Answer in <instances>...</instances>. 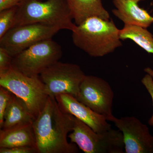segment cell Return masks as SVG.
I'll return each instance as SVG.
<instances>
[{
    "instance_id": "6da1fadb",
    "label": "cell",
    "mask_w": 153,
    "mask_h": 153,
    "mask_svg": "<svg viewBox=\"0 0 153 153\" xmlns=\"http://www.w3.org/2000/svg\"><path fill=\"white\" fill-rule=\"evenodd\" d=\"M74 123V117L63 112L55 97H49L44 109L33 123L37 152L78 153L77 146L67 140Z\"/></svg>"
},
{
    "instance_id": "7a4b0ae2",
    "label": "cell",
    "mask_w": 153,
    "mask_h": 153,
    "mask_svg": "<svg viewBox=\"0 0 153 153\" xmlns=\"http://www.w3.org/2000/svg\"><path fill=\"white\" fill-rule=\"evenodd\" d=\"M120 30L112 19L91 17L72 32V42L91 57H103L122 46Z\"/></svg>"
},
{
    "instance_id": "3957f363",
    "label": "cell",
    "mask_w": 153,
    "mask_h": 153,
    "mask_svg": "<svg viewBox=\"0 0 153 153\" xmlns=\"http://www.w3.org/2000/svg\"><path fill=\"white\" fill-rule=\"evenodd\" d=\"M66 0H24L18 7L14 27L42 24L73 32L76 25Z\"/></svg>"
},
{
    "instance_id": "277c9868",
    "label": "cell",
    "mask_w": 153,
    "mask_h": 153,
    "mask_svg": "<svg viewBox=\"0 0 153 153\" xmlns=\"http://www.w3.org/2000/svg\"><path fill=\"white\" fill-rule=\"evenodd\" d=\"M68 137L85 153H125L123 135L119 130L111 128L96 132L74 117L73 129Z\"/></svg>"
},
{
    "instance_id": "5b68a950",
    "label": "cell",
    "mask_w": 153,
    "mask_h": 153,
    "mask_svg": "<svg viewBox=\"0 0 153 153\" xmlns=\"http://www.w3.org/2000/svg\"><path fill=\"white\" fill-rule=\"evenodd\" d=\"M0 86L24 100L35 120L44 109L49 97L39 76H27L13 67L0 75Z\"/></svg>"
},
{
    "instance_id": "8992f818",
    "label": "cell",
    "mask_w": 153,
    "mask_h": 153,
    "mask_svg": "<svg viewBox=\"0 0 153 153\" xmlns=\"http://www.w3.org/2000/svg\"><path fill=\"white\" fill-rule=\"evenodd\" d=\"M61 46L52 39L38 42L13 57L12 67L29 76H39L45 68L59 61Z\"/></svg>"
},
{
    "instance_id": "52a82bcc",
    "label": "cell",
    "mask_w": 153,
    "mask_h": 153,
    "mask_svg": "<svg viewBox=\"0 0 153 153\" xmlns=\"http://www.w3.org/2000/svg\"><path fill=\"white\" fill-rule=\"evenodd\" d=\"M85 76L77 64L58 61L43 70L39 77L49 97L68 94L76 98Z\"/></svg>"
},
{
    "instance_id": "ba28073f",
    "label": "cell",
    "mask_w": 153,
    "mask_h": 153,
    "mask_svg": "<svg viewBox=\"0 0 153 153\" xmlns=\"http://www.w3.org/2000/svg\"><path fill=\"white\" fill-rule=\"evenodd\" d=\"M60 30L57 27L42 24L16 26L0 38V47L14 57L38 42L52 39Z\"/></svg>"
},
{
    "instance_id": "9c48e42d",
    "label": "cell",
    "mask_w": 153,
    "mask_h": 153,
    "mask_svg": "<svg viewBox=\"0 0 153 153\" xmlns=\"http://www.w3.org/2000/svg\"><path fill=\"white\" fill-rule=\"evenodd\" d=\"M114 93L106 80L95 76L86 75L79 86L76 99L94 112L112 122Z\"/></svg>"
},
{
    "instance_id": "30bf717a",
    "label": "cell",
    "mask_w": 153,
    "mask_h": 153,
    "mask_svg": "<svg viewBox=\"0 0 153 153\" xmlns=\"http://www.w3.org/2000/svg\"><path fill=\"white\" fill-rule=\"evenodd\" d=\"M112 122L122 133L125 153H153V135L137 117H115Z\"/></svg>"
},
{
    "instance_id": "8fae6325",
    "label": "cell",
    "mask_w": 153,
    "mask_h": 153,
    "mask_svg": "<svg viewBox=\"0 0 153 153\" xmlns=\"http://www.w3.org/2000/svg\"><path fill=\"white\" fill-rule=\"evenodd\" d=\"M55 98L63 112L82 121L96 132H102L111 128V125L104 117L94 112L73 96L60 94Z\"/></svg>"
},
{
    "instance_id": "7c38bea8",
    "label": "cell",
    "mask_w": 153,
    "mask_h": 153,
    "mask_svg": "<svg viewBox=\"0 0 153 153\" xmlns=\"http://www.w3.org/2000/svg\"><path fill=\"white\" fill-rule=\"evenodd\" d=\"M145 0H113L116 8L113 14L124 25H135L147 28L153 23V17L141 8L139 3Z\"/></svg>"
},
{
    "instance_id": "4fadbf2b",
    "label": "cell",
    "mask_w": 153,
    "mask_h": 153,
    "mask_svg": "<svg viewBox=\"0 0 153 153\" xmlns=\"http://www.w3.org/2000/svg\"><path fill=\"white\" fill-rule=\"evenodd\" d=\"M66 1L77 26L91 17H97L106 20L110 19L102 0H66Z\"/></svg>"
},
{
    "instance_id": "5bb4252c",
    "label": "cell",
    "mask_w": 153,
    "mask_h": 153,
    "mask_svg": "<svg viewBox=\"0 0 153 153\" xmlns=\"http://www.w3.org/2000/svg\"><path fill=\"white\" fill-rule=\"evenodd\" d=\"M33 123L17 126L8 129H1L0 148L29 146L37 149Z\"/></svg>"
},
{
    "instance_id": "9a60e30c",
    "label": "cell",
    "mask_w": 153,
    "mask_h": 153,
    "mask_svg": "<svg viewBox=\"0 0 153 153\" xmlns=\"http://www.w3.org/2000/svg\"><path fill=\"white\" fill-rule=\"evenodd\" d=\"M34 120L25 101L13 93L6 108L4 124L1 129H8L17 126L33 123Z\"/></svg>"
},
{
    "instance_id": "2e32d148",
    "label": "cell",
    "mask_w": 153,
    "mask_h": 153,
    "mask_svg": "<svg viewBox=\"0 0 153 153\" xmlns=\"http://www.w3.org/2000/svg\"><path fill=\"white\" fill-rule=\"evenodd\" d=\"M119 35L122 41L130 39L148 53L153 54V35L147 28L124 25L123 28L120 30Z\"/></svg>"
},
{
    "instance_id": "e0dca14e",
    "label": "cell",
    "mask_w": 153,
    "mask_h": 153,
    "mask_svg": "<svg viewBox=\"0 0 153 153\" xmlns=\"http://www.w3.org/2000/svg\"><path fill=\"white\" fill-rule=\"evenodd\" d=\"M18 7L0 11V38L13 27Z\"/></svg>"
},
{
    "instance_id": "ac0fdd59",
    "label": "cell",
    "mask_w": 153,
    "mask_h": 153,
    "mask_svg": "<svg viewBox=\"0 0 153 153\" xmlns=\"http://www.w3.org/2000/svg\"><path fill=\"white\" fill-rule=\"evenodd\" d=\"M13 93L8 89L0 86V129L2 128L4 117L8 104Z\"/></svg>"
},
{
    "instance_id": "d6986e66",
    "label": "cell",
    "mask_w": 153,
    "mask_h": 153,
    "mask_svg": "<svg viewBox=\"0 0 153 153\" xmlns=\"http://www.w3.org/2000/svg\"><path fill=\"white\" fill-rule=\"evenodd\" d=\"M13 59V57L5 49L0 47V75L12 68Z\"/></svg>"
},
{
    "instance_id": "ffe728a7",
    "label": "cell",
    "mask_w": 153,
    "mask_h": 153,
    "mask_svg": "<svg viewBox=\"0 0 153 153\" xmlns=\"http://www.w3.org/2000/svg\"><path fill=\"white\" fill-rule=\"evenodd\" d=\"M143 85L146 89L149 94L151 96L152 100L153 105V79L149 75L146 74L141 79ZM148 123L151 126H153V111L152 115L148 121Z\"/></svg>"
},
{
    "instance_id": "44dd1931",
    "label": "cell",
    "mask_w": 153,
    "mask_h": 153,
    "mask_svg": "<svg viewBox=\"0 0 153 153\" xmlns=\"http://www.w3.org/2000/svg\"><path fill=\"white\" fill-rule=\"evenodd\" d=\"M0 153H38L36 148L19 146L13 148H0Z\"/></svg>"
},
{
    "instance_id": "7402d4cb",
    "label": "cell",
    "mask_w": 153,
    "mask_h": 153,
    "mask_svg": "<svg viewBox=\"0 0 153 153\" xmlns=\"http://www.w3.org/2000/svg\"><path fill=\"white\" fill-rule=\"evenodd\" d=\"M24 0H0V11L19 7Z\"/></svg>"
},
{
    "instance_id": "603a6c76",
    "label": "cell",
    "mask_w": 153,
    "mask_h": 153,
    "mask_svg": "<svg viewBox=\"0 0 153 153\" xmlns=\"http://www.w3.org/2000/svg\"><path fill=\"white\" fill-rule=\"evenodd\" d=\"M144 71L146 74H149L153 79V69L150 67H147L145 68Z\"/></svg>"
},
{
    "instance_id": "cb8c5ba5",
    "label": "cell",
    "mask_w": 153,
    "mask_h": 153,
    "mask_svg": "<svg viewBox=\"0 0 153 153\" xmlns=\"http://www.w3.org/2000/svg\"><path fill=\"white\" fill-rule=\"evenodd\" d=\"M40 1H44V0H40Z\"/></svg>"
}]
</instances>
